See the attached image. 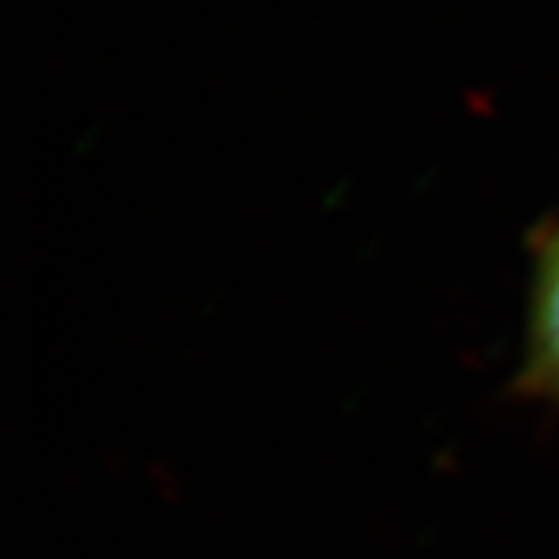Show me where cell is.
<instances>
[{
	"label": "cell",
	"mask_w": 559,
	"mask_h": 559,
	"mask_svg": "<svg viewBox=\"0 0 559 559\" xmlns=\"http://www.w3.org/2000/svg\"><path fill=\"white\" fill-rule=\"evenodd\" d=\"M519 388L539 402L559 405V223L543 229L533 257Z\"/></svg>",
	"instance_id": "cell-1"
}]
</instances>
